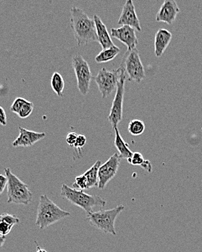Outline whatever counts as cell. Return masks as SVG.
Returning <instances> with one entry per match:
<instances>
[{
  "instance_id": "cell-1",
  "label": "cell",
  "mask_w": 202,
  "mask_h": 252,
  "mask_svg": "<svg viewBox=\"0 0 202 252\" xmlns=\"http://www.w3.org/2000/svg\"><path fill=\"white\" fill-rule=\"evenodd\" d=\"M71 27L74 32L77 46L86 45L90 42H98L95 23L82 9L71 7Z\"/></svg>"
},
{
  "instance_id": "cell-2",
  "label": "cell",
  "mask_w": 202,
  "mask_h": 252,
  "mask_svg": "<svg viewBox=\"0 0 202 252\" xmlns=\"http://www.w3.org/2000/svg\"><path fill=\"white\" fill-rule=\"evenodd\" d=\"M70 216V212L59 207L47 195H41L36 220V224L40 230H44Z\"/></svg>"
},
{
  "instance_id": "cell-3",
  "label": "cell",
  "mask_w": 202,
  "mask_h": 252,
  "mask_svg": "<svg viewBox=\"0 0 202 252\" xmlns=\"http://www.w3.org/2000/svg\"><path fill=\"white\" fill-rule=\"evenodd\" d=\"M60 195L71 204L81 208L87 215L93 212L94 208H104L106 205L105 200L99 195H89L81 190H75L65 184H62Z\"/></svg>"
},
{
  "instance_id": "cell-4",
  "label": "cell",
  "mask_w": 202,
  "mask_h": 252,
  "mask_svg": "<svg viewBox=\"0 0 202 252\" xmlns=\"http://www.w3.org/2000/svg\"><path fill=\"white\" fill-rule=\"evenodd\" d=\"M7 183V203L28 205L33 199V193L28 185L12 172L10 168L4 169Z\"/></svg>"
},
{
  "instance_id": "cell-5",
  "label": "cell",
  "mask_w": 202,
  "mask_h": 252,
  "mask_svg": "<svg viewBox=\"0 0 202 252\" xmlns=\"http://www.w3.org/2000/svg\"><path fill=\"white\" fill-rule=\"evenodd\" d=\"M124 205L111 209H100L97 212H93L87 215L88 222L96 228L104 233H109L112 236H116L115 230V221L118 215L124 211Z\"/></svg>"
},
{
  "instance_id": "cell-6",
  "label": "cell",
  "mask_w": 202,
  "mask_h": 252,
  "mask_svg": "<svg viewBox=\"0 0 202 252\" xmlns=\"http://www.w3.org/2000/svg\"><path fill=\"white\" fill-rule=\"evenodd\" d=\"M121 67L124 69L125 74L128 76L129 81L140 83L146 77L145 70L141 61L137 49L127 51L123 58Z\"/></svg>"
},
{
  "instance_id": "cell-7",
  "label": "cell",
  "mask_w": 202,
  "mask_h": 252,
  "mask_svg": "<svg viewBox=\"0 0 202 252\" xmlns=\"http://www.w3.org/2000/svg\"><path fill=\"white\" fill-rule=\"evenodd\" d=\"M125 72L122 67L115 70H107L102 68L95 77V82L103 99L109 97L117 89L118 80L123 73Z\"/></svg>"
},
{
  "instance_id": "cell-8",
  "label": "cell",
  "mask_w": 202,
  "mask_h": 252,
  "mask_svg": "<svg viewBox=\"0 0 202 252\" xmlns=\"http://www.w3.org/2000/svg\"><path fill=\"white\" fill-rule=\"evenodd\" d=\"M72 65L77 79L78 91L85 96L90 89L92 73L87 61L80 54L76 55L72 59Z\"/></svg>"
},
{
  "instance_id": "cell-9",
  "label": "cell",
  "mask_w": 202,
  "mask_h": 252,
  "mask_svg": "<svg viewBox=\"0 0 202 252\" xmlns=\"http://www.w3.org/2000/svg\"><path fill=\"white\" fill-rule=\"evenodd\" d=\"M126 76L123 73L118 80L117 85L116 93L112 101L110 113L108 116V120L112 125V128L117 127L120 122L123 120V111H124V98L125 94V83Z\"/></svg>"
},
{
  "instance_id": "cell-10",
  "label": "cell",
  "mask_w": 202,
  "mask_h": 252,
  "mask_svg": "<svg viewBox=\"0 0 202 252\" xmlns=\"http://www.w3.org/2000/svg\"><path fill=\"white\" fill-rule=\"evenodd\" d=\"M121 158L117 153L114 154L105 163H101L98 172L99 189H105L112 179L115 178L119 169Z\"/></svg>"
},
{
  "instance_id": "cell-11",
  "label": "cell",
  "mask_w": 202,
  "mask_h": 252,
  "mask_svg": "<svg viewBox=\"0 0 202 252\" xmlns=\"http://www.w3.org/2000/svg\"><path fill=\"white\" fill-rule=\"evenodd\" d=\"M111 35L112 37L118 39L126 45L127 51H131L136 49L139 43L136 30L128 26H122L120 28L111 29Z\"/></svg>"
},
{
  "instance_id": "cell-12",
  "label": "cell",
  "mask_w": 202,
  "mask_h": 252,
  "mask_svg": "<svg viewBox=\"0 0 202 252\" xmlns=\"http://www.w3.org/2000/svg\"><path fill=\"white\" fill-rule=\"evenodd\" d=\"M118 24L119 25L128 26L138 32H141L140 21L136 14L134 4L132 0H127L125 3Z\"/></svg>"
},
{
  "instance_id": "cell-13",
  "label": "cell",
  "mask_w": 202,
  "mask_h": 252,
  "mask_svg": "<svg viewBox=\"0 0 202 252\" xmlns=\"http://www.w3.org/2000/svg\"><path fill=\"white\" fill-rule=\"evenodd\" d=\"M180 11L176 1L165 0L156 13V21L157 22L165 23L168 25H171L176 21Z\"/></svg>"
},
{
  "instance_id": "cell-14",
  "label": "cell",
  "mask_w": 202,
  "mask_h": 252,
  "mask_svg": "<svg viewBox=\"0 0 202 252\" xmlns=\"http://www.w3.org/2000/svg\"><path fill=\"white\" fill-rule=\"evenodd\" d=\"M45 137V132H35L19 126V136L13 141L12 145L14 148L31 147Z\"/></svg>"
},
{
  "instance_id": "cell-15",
  "label": "cell",
  "mask_w": 202,
  "mask_h": 252,
  "mask_svg": "<svg viewBox=\"0 0 202 252\" xmlns=\"http://www.w3.org/2000/svg\"><path fill=\"white\" fill-rule=\"evenodd\" d=\"M173 35L169 31L159 29L154 36V54L156 58H160L171 43Z\"/></svg>"
},
{
  "instance_id": "cell-16",
  "label": "cell",
  "mask_w": 202,
  "mask_h": 252,
  "mask_svg": "<svg viewBox=\"0 0 202 252\" xmlns=\"http://www.w3.org/2000/svg\"><path fill=\"white\" fill-rule=\"evenodd\" d=\"M94 21L95 23L96 32H97L98 42L101 45L102 50L114 47L115 44L112 42L109 35L107 27L104 25V23L101 21V18L97 15H94Z\"/></svg>"
},
{
  "instance_id": "cell-17",
  "label": "cell",
  "mask_w": 202,
  "mask_h": 252,
  "mask_svg": "<svg viewBox=\"0 0 202 252\" xmlns=\"http://www.w3.org/2000/svg\"><path fill=\"white\" fill-rule=\"evenodd\" d=\"M115 129V146L118 149V152L120 153V158H124V159H129L133 155V153L131 150L129 149V146L126 143L123 139L122 136L120 133L119 129L118 126L114 128Z\"/></svg>"
},
{
  "instance_id": "cell-18",
  "label": "cell",
  "mask_w": 202,
  "mask_h": 252,
  "mask_svg": "<svg viewBox=\"0 0 202 252\" xmlns=\"http://www.w3.org/2000/svg\"><path fill=\"white\" fill-rule=\"evenodd\" d=\"M101 164V161L98 160L90 169H88L85 173L83 174L87 180L88 189L98 186V172Z\"/></svg>"
},
{
  "instance_id": "cell-19",
  "label": "cell",
  "mask_w": 202,
  "mask_h": 252,
  "mask_svg": "<svg viewBox=\"0 0 202 252\" xmlns=\"http://www.w3.org/2000/svg\"><path fill=\"white\" fill-rule=\"evenodd\" d=\"M121 53V50L117 46L109 47V48L102 50L95 57V61L97 63L109 62L112 61Z\"/></svg>"
},
{
  "instance_id": "cell-20",
  "label": "cell",
  "mask_w": 202,
  "mask_h": 252,
  "mask_svg": "<svg viewBox=\"0 0 202 252\" xmlns=\"http://www.w3.org/2000/svg\"><path fill=\"white\" fill-rule=\"evenodd\" d=\"M50 85L53 91L58 97H63V90L65 88V81L60 73L54 72L51 76Z\"/></svg>"
},
{
  "instance_id": "cell-21",
  "label": "cell",
  "mask_w": 202,
  "mask_h": 252,
  "mask_svg": "<svg viewBox=\"0 0 202 252\" xmlns=\"http://www.w3.org/2000/svg\"><path fill=\"white\" fill-rule=\"evenodd\" d=\"M127 129L132 135H141V134L144 133V130H145V125H144V122L139 119H133L129 123Z\"/></svg>"
},
{
  "instance_id": "cell-22",
  "label": "cell",
  "mask_w": 202,
  "mask_h": 252,
  "mask_svg": "<svg viewBox=\"0 0 202 252\" xmlns=\"http://www.w3.org/2000/svg\"><path fill=\"white\" fill-rule=\"evenodd\" d=\"M33 108H34V104L27 100L26 103L23 105L21 111L18 113V117L21 119L28 118L33 112Z\"/></svg>"
},
{
  "instance_id": "cell-23",
  "label": "cell",
  "mask_w": 202,
  "mask_h": 252,
  "mask_svg": "<svg viewBox=\"0 0 202 252\" xmlns=\"http://www.w3.org/2000/svg\"><path fill=\"white\" fill-rule=\"evenodd\" d=\"M73 187L75 190H81V191H83V190H87L88 183L86 177L83 175L76 177L75 183L73 184Z\"/></svg>"
},
{
  "instance_id": "cell-24",
  "label": "cell",
  "mask_w": 202,
  "mask_h": 252,
  "mask_svg": "<svg viewBox=\"0 0 202 252\" xmlns=\"http://www.w3.org/2000/svg\"><path fill=\"white\" fill-rule=\"evenodd\" d=\"M127 161L130 164L133 165V166H142L146 160L144 159V157L140 152H135Z\"/></svg>"
},
{
  "instance_id": "cell-25",
  "label": "cell",
  "mask_w": 202,
  "mask_h": 252,
  "mask_svg": "<svg viewBox=\"0 0 202 252\" xmlns=\"http://www.w3.org/2000/svg\"><path fill=\"white\" fill-rule=\"evenodd\" d=\"M26 99L23 98V97H17V98L15 99V100L13 101V104H12L11 106H10V111L18 115V113L21 111L23 105L26 103Z\"/></svg>"
},
{
  "instance_id": "cell-26",
  "label": "cell",
  "mask_w": 202,
  "mask_h": 252,
  "mask_svg": "<svg viewBox=\"0 0 202 252\" xmlns=\"http://www.w3.org/2000/svg\"><path fill=\"white\" fill-rule=\"evenodd\" d=\"M0 221L8 223V224L14 226L20 222V219L15 215L4 213L0 215Z\"/></svg>"
},
{
  "instance_id": "cell-27",
  "label": "cell",
  "mask_w": 202,
  "mask_h": 252,
  "mask_svg": "<svg viewBox=\"0 0 202 252\" xmlns=\"http://www.w3.org/2000/svg\"><path fill=\"white\" fill-rule=\"evenodd\" d=\"M86 141H87V139H86V136L83 135V134H78L76 140V143L74 146L78 157H79L80 151H81V149H83L85 145H86Z\"/></svg>"
},
{
  "instance_id": "cell-28",
  "label": "cell",
  "mask_w": 202,
  "mask_h": 252,
  "mask_svg": "<svg viewBox=\"0 0 202 252\" xmlns=\"http://www.w3.org/2000/svg\"><path fill=\"white\" fill-rule=\"evenodd\" d=\"M13 226L8 223L0 221V236H5L11 231Z\"/></svg>"
},
{
  "instance_id": "cell-29",
  "label": "cell",
  "mask_w": 202,
  "mask_h": 252,
  "mask_svg": "<svg viewBox=\"0 0 202 252\" xmlns=\"http://www.w3.org/2000/svg\"><path fill=\"white\" fill-rule=\"evenodd\" d=\"M77 136H78V134L76 133V132H69L66 136V143L69 145L71 147L74 148V144H75L76 140L77 139Z\"/></svg>"
},
{
  "instance_id": "cell-30",
  "label": "cell",
  "mask_w": 202,
  "mask_h": 252,
  "mask_svg": "<svg viewBox=\"0 0 202 252\" xmlns=\"http://www.w3.org/2000/svg\"><path fill=\"white\" fill-rule=\"evenodd\" d=\"M7 119L5 111L2 107L0 106V125L2 126H7Z\"/></svg>"
},
{
  "instance_id": "cell-31",
  "label": "cell",
  "mask_w": 202,
  "mask_h": 252,
  "mask_svg": "<svg viewBox=\"0 0 202 252\" xmlns=\"http://www.w3.org/2000/svg\"><path fill=\"white\" fill-rule=\"evenodd\" d=\"M7 177L4 175H0V195L4 192V189L7 187Z\"/></svg>"
},
{
  "instance_id": "cell-32",
  "label": "cell",
  "mask_w": 202,
  "mask_h": 252,
  "mask_svg": "<svg viewBox=\"0 0 202 252\" xmlns=\"http://www.w3.org/2000/svg\"><path fill=\"white\" fill-rule=\"evenodd\" d=\"M6 241V237L5 236H0V249L1 248V247H3V245H4V242H5Z\"/></svg>"
},
{
  "instance_id": "cell-33",
  "label": "cell",
  "mask_w": 202,
  "mask_h": 252,
  "mask_svg": "<svg viewBox=\"0 0 202 252\" xmlns=\"http://www.w3.org/2000/svg\"><path fill=\"white\" fill-rule=\"evenodd\" d=\"M36 252H47L46 250H44V249L41 248L39 245H37L36 247Z\"/></svg>"
}]
</instances>
